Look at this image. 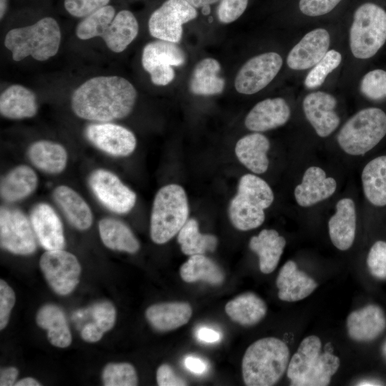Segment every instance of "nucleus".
Listing matches in <instances>:
<instances>
[{"mask_svg":"<svg viewBox=\"0 0 386 386\" xmlns=\"http://www.w3.org/2000/svg\"><path fill=\"white\" fill-rule=\"evenodd\" d=\"M291 111L287 102L280 97L269 98L256 104L244 119V125L254 132H265L285 124Z\"/></svg>","mask_w":386,"mask_h":386,"instance_id":"nucleus-20","label":"nucleus"},{"mask_svg":"<svg viewBox=\"0 0 386 386\" xmlns=\"http://www.w3.org/2000/svg\"><path fill=\"white\" fill-rule=\"evenodd\" d=\"M224 310L233 322L242 326H252L265 317L267 307L258 295L248 292L229 301Z\"/></svg>","mask_w":386,"mask_h":386,"instance_id":"nucleus-33","label":"nucleus"},{"mask_svg":"<svg viewBox=\"0 0 386 386\" xmlns=\"http://www.w3.org/2000/svg\"><path fill=\"white\" fill-rule=\"evenodd\" d=\"M157 382L159 386H184L187 382L177 375L168 364L161 365L157 370Z\"/></svg>","mask_w":386,"mask_h":386,"instance_id":"nucleus-49","label":"nucleus"},{"mask_svg":"<svg viewBox=\"0 0 386 386\" xmlns=\"http://www.w3.org/2000/svg\"><path fill=\"white\" fill-rule=\"evenodd\" d=\"M29 219L41 246L46 250L63 249L65 237L62 222L54 208L46 202L36 204Z\"/></svg>","mask_w":386,"mask_h":386,"instance_id":"nucleus-17","label":"nucleus"},{"mask_svg":"<svg viewBox=\"0 0 386 386\" xmlns=\"http://www.w3.org/2000/svg\"><path fill=\"white\" fill-rule=\"evenodd\" d=\"M137 96L135 87L125 78L99 76L86 80L74 90L71 107L81 119L110 122L127 117Z\"/></svg>","mask_w":386,"mask_h":386,"instance_id":"nucleus-1","label":"nucleus"},{"mask_svg":"<svg viewBox=\"0 0 386 386\" xmlns=\"http://www.w3.org/2000/svg\"><path fill=\"white\" fill-rule=\"evenodd\" d=\"M61 30L56 20L44 17L32 25L9 30L4 39V46L19 61L27 56L37 61H46L55 56L59 49Z\"/></svg>","mask_w":386,"mask_h":386,"instance_id":"nucleus-4","label":"nucleus"},{"mask_svg":"<svg viewBox=\"0 0 386 386\" xmlns=\"http://www.w3.org/2000/svg\"><path fill=\"white\" fill-rule=\"evenodd\" d=\"M342 61V55L335 49L328 50L325 56L307 74L305 85L308 89L321 86L327 76L336 69Z\"/></svg>","mask_w":386,"mask_h":386,"instance_id":"nucleus-42","label":"nucleus"},{"mask_svg":"<svg viewBox=\"0 0 386 386\" xmlns=\"http://www.w3.org/2000/svg\"><path fill=\"white\" fill-rule=\"evenodd\" d=\"M112 5H107L84 18L76 26V35L82 40L102 37L116 15Z\"/></svg>","mask_w":386,"mask_h":386,"instance_id":"nucleus-39","label":"nucleus"},{"mask_svg":"<svg viewBox=\"0 0 386 386\" xmlns=\"http://www.w3.org/2000/svg\"><path fill=\"white\" fill-rule=\"evenodd\" d=\"M110 0H64L66 11L76 18H85L109 4Z\"/></svg>","mask_w":386,"mask_h":386,"instance_id":"nucleus-45","label":"nucleus"},{"mask_svg":"<svg viewBox=\"0 0 386 386\" xmlns=\"http://www.w3.org/2000/svg\"><path fill=\"white\" fill-rule=\"evenodd\" d=\"M336 189L337 182L333 177H327L323 169L312 166L305 170L294 195L298 205L309 207L330 197Z\"/></svg>","mask_w":386,"mask_h":386,"instance_id":"nucleus-19","label":"nucleus"},{"mask_svg":"<svg viewBox=\"0 0 386 386\" xmlns=\"http://www.w3.org/2000/svg\"><path fill=\"white\" fill-rule=\"evenodd\" d=\"M341 0H300L299 7L302 14L317 16L331 11Z\"/></svg>","mask_w":386,"mask_h":386,"instance_id":"nucleus-48","label":"nucleus"},{"mask_svg":"<svg viewBox=\"0 0 386 386\" xmlns=\"http://www.w3.org/2000/svg\"><path fill=\"white\" fill-rule=\"evenodd\" d=\"M197 338L206 343H214L221 340L222 335L213 329L202 327H200L197 332Z\"/></svg>","mask_w":386,"mask_h":386,"instance_id":"nucleus-51","label":"nucleus"},{"mask_svg":"<svg viewBox=\"0 0 386 386\" xmlns=\"http://www.w3.org/2000/svg\"><path fill=\"white\" fill-rule=\"evenodd\" d=\"M9 0H0V19H2L8 9Z\"/></svg>","mask_w":386,"mask_h":386,"instance_id":"nucleus-56","label":"nucleus"},{"mask_svg":"<svg viewBox=\"0 0 386 386\" xmlns=\"http://www.w3.org/2000/svg\"><path fill=\"white\" fill-rule=\"evenodd\" d=\"M290 350L282 340L268 337L259 339L246 350L242 361L243 381L247 386H271L287 372Z\"/></svg>","mask_w":386,"mask_h":386,"instance_id":"nucleus-2","label":"nucleus"},{"mask_svg":"<svg viewBox=\"0 0 386 386\" xmlns=\"http://www.w3.org/2000/svg\"><path fill=\"white\" fill-rule=\"evenodd\" d=\"M16 386H39L41 384L33 377H25L15 383Z\"/></svg>","mask_w":386,"mask_h":386,"instance_id":"nucleus-55","label":"nucleus"},{"mask_svg":"<svg viewBox=\"0 0 386 386\" xmlns=\"http://www.w3.org/2000/svg\"><path fill=\"white\" fill-rule=\"evenodd\" d=\"M282 66V59L276 52L255 56L246 61L237 72L234 87L240 94H255L274 79Z\"/></svg>","mask_w":386,"mask_h":386,"instance_id":"nucleus-14","label":"nucleus"},{"mask_svg":"<svg viewBox=\"0 0 386 386\" xmlns=\"http://www.w3.org/2000/svg\"><path fill=\"white\" fill-rule=\"evenodd\" d=\"M26 155L36 169L49 174L61 173L67 165L68 153L65 147L50 140L33 142L29 147Z\"/></svg>","mask_w":386,"mask_h":386,"instance_id":"nucleus-27","label":"nucleus"},{"mask_svg":"<svg viewBox=\"0 0 386 386\" xmlns=\"http://www.w3.org/2000/svg\"><path fill=\"white\" fill-rule=\"evenodd\" d=\"M269 139L259 132L244 136L235 146V154L239 161L255 174H262L269 167L267 152Z\"/></svg>","mask_w":386,"mask_h":386,"instance_id":"nucleus-29","label":"nucleus"},{"mask_svg":"<svg viewBox=\"0 0 386 386\" xmlns=\"http://www.w3.org/2000/svg\"><path fill=\"white\" fill-rule=\"evenodd\" d=\"M38 177L29 166L19 164L1 177L0 194L8 203H14L30 196L37 188Z\"/></svg>","mask_w":386,"mask_h":386,"instance_id":"nucleus-25","label":"nucleus"},{"mask_svg":"<svg viewBox=\"0 0 386 386\" xmlns=\"http://www.w3.org/2000/svg\"><path fill=\"white\" fill-rule=\"evenodd\" d=\"M386 136V112L381 108L362 109L350 117L337 134L340 147L347 154L360 156Z\"/></svg>","mask_w":386,"mask_h":386,"instance_id":"nucleus-7","label":"nucleus"},{"mask_svg":"<svg viewBox=\"0 0 386 386\" xmlns=\"http://www.w3.org/2000/svg\"><path fill=\"white\" fill-rule=\"evenodd\" d=\"M15 305V294L12 288L3 279L0 281V329L8 324L11 311Z\"/></svg>","mask_w":386,"mask_h":386,"instance_id":"nucleus-47","label":"nucleus"},{"mask_svg":"<svg viewBox=\"0 0 386 386\" xmlns=\"http://www.w3.org/2000/svg\"><path fill=\"white\" fill-rule=\"evenodd\" d=\"M53 199L68 222L76 229L86 230L93 223V213L85 199L67 185H59L52 193Z\"/></svg>","mask_w":386,"mask_h":386,"instance_id":"nucleus-24","label":"nucleus"},{"mask_svg":"<svg viewBox=\"0 0 386 386\" xmlns=\"http://www.w3.org/2000/svg\"><path fill=\"white\" fill-rule=\"evenodd\" d=\"M84 135L96 148L112 157L130 155L136 149L137 139L127 128L110 122H96L89 124Z\"/></svg>","mask_w":386,"mask_h":386,"instance_id":"nucleus-15","label":"nucleus"},{"mask_svg":"<svg viewBox=\"0 0 386 386\" xmlns=\"http://www.w3.org/2000/svg\"><path fill=\"white\" fill-rule=\"evenodd\" d=\"M273 201V192L264 179L254 174H244L239 181L237 194L229 203V219L241 231L257 228L265 219L264 209Z\"/></svg>","mask_w":386,"mask_h":386,"instance_id":"nucleus-5","label":"nucleus"},{"mask_svg":"<svg viewBox=\"0 0 386 386\" xmlns=\"http://www.w3.org/2000/svg\"><path fill=\"white\" fill-rule=\"evenodd\" d=\"M138 32L136 17L130 11L123 9L116 14L102 38L111 51L120 53L135 39Z\"/></svg>","mask_w":386,"mask_h":386,"instance_id":"nucleus-31","label":"nucleus"},{"mask_svg":"<svg viewBox=\"0 0 386 386\" xmlns=\"http://www.w3.org/2000/svg\"><path fill=\"white\" fill-rule=\"evenodd\" d=\"M185 61V53L176 43L161 39L148 43L142 55L143 68L157 86L169 84L175 76L172 66H182Z\"/></svg>","mask_w":386,"mask_h":386,"instance_id":"nucleus-11","label":"nucleus"},{"mask_svg":"<svg viewBox=\"0 0 386 386\" xmlns=\"http://www.w3.org/2000/svg\"><path fill=\"white\" fill-rule=\"evenodd\" d=\"M382 352L383 357L386 360V340H385V342H384V344L382 345Z\"/></svg>","mask_w":386,"mask_h":386,"instance_id":"nucleus-59","label":"nucleus"},{"mask_svg":"<svg viewBox=\"0 0 386 386\" xmlns=\"http://www.w3.org/2000/svg\"><path fill=\"white\" fill-rule=\"evenodd\" d=\"M39 267L51 288L58 295L71 293L79 282L81 267L76 257L64 249L46 250Z\"/></svg>","mask_w":386,"mask_h":386,"instance_id":"nucleus-13","label":"nucleus"},{"mask_svg":"<svg viewBox=\"0 0 386 386\" xmlns=\"http://www.w3.org/2000/svg\"><path fill=\"white\" fill-rule=\"evenodd\" d=\"M337 100L324 91L307 94L302 102L305 115L320 137L330 135L339 126L340 119L335 112Z\"/></svg>","mask_w":386,"mask_h":386,"instance_id":"nucleus-16","label":"nucleus"},{"mask_svg":"<svg viewBox=\"0 0 386 386\" xmlns=\"http://www.w3.org/2000/svg\"><path fill=\"white\" fill-rule=\"evenodd\" d=\"M286 245L284 237L275 229H262L251 237L249 247L259 257V267L264 274L272 273L277 267Z\"/></svg>","mask_w":386,"mask_h":386,"instance_id":"nucleus-30","label":"nucleus"},{"mask_svg":"<svg viewBox=\"0 0 386 386\" xmlns=\"http://www.w3.org/2000/svg\"><path fill=\"white\" fill-rule=\"evenodd\" d=\"M202 13L205 15H207L208 14H209L210 12V9H209V6H205L204 7H202Z\"/></svg>","mask_w":386,"mask_h":386,"instance_id":"nucleus-58","label":"nucleus"},{"mask_svg":"<svg viewBox=\"0 0 386 386\" xmlns=\"http://www.w3.org/2000/svg\"><path fill=\"white\" fill-rule=\"evenodd\" d=\"M194 8H201L205 6H209L217 2L219 0H185Z\"/></svg>","mask_w":386,"mask_h":386,"instance_id":"nucleus-54","label":"nucleus"},{"mask_svg":"<svg viewBox=\"0 0 386 386\" xmlns=\"http://www.w3.org/2000/svg\"><path fill=\"white\" fill-rule=\"evenodd\" d=\"M104 333L93 323L86 325L81 332V338L87 342H96L100 340Z\"/></svg>","mask_w":386,"mask_h":386,"instance_id":"nucleus-50","label":"nucleus"},{"mask_svg":"<svg viewBox=\"0 0 386 386\" xmlns=\"http://www.w3.org/2000/svg\"><path fill=\"white\" fill-rule=\"evenodd\" d=\"M221 66L212 58H206L194 66L189 81V89L196 95L209 96L222 92L224 79L219 75Z\"/></svg>","mask_w":386,"mask_h":386,"instance_id":"nucleus-34","label":"nucleus"},{"mask_svg":"<svg viewBox=\"0 0 386 386\" xmlns=\"http://www.w3.org/2000/svg\"><path fill=\"white\" fill-rule=\"evenodd\" d=\"M361 180L367 201L375 207L386 206V155L370 161L362 169Z\"/></svg>","mask_w":386,"mask_h":386,"instance_id":"nucleus-35","label":"nucleus"},{"mask_svg":"<svg viewBox=\"0 0 386 386\" xmlns=\"http://www.w3.org/2000/svg\"><path fill=\"white\" fill-rule=\"evenodd\" d=\"M91 312L94 319L92 323L104 333L114 327L117 313L111 302L102 301L96 303L91 308Z\"/></svg>","mask_w":386,"mask_h":386,"instance_id":"nucleus-44","label":"nucleus"},{"mask_svg":"<svg viewBox=\"0 0 386 386\" xmlns=\"http://www.w3.org/2000/svg\"><path fill=\"white\" fill-rule=\"evenodd\" d=\"M37 325L47 331L50 343L60 348L67 347L71 342V334L63 311L56 305L47 304L36 314Z\"/></svg>","mask_w":386,"mask_h":386,"instance_id":"nucleus-36","label":"nucleus"},{"mask_svg":"<svg viewBox=\"0 0 386 386\" xmlns=\"http://www.w3.org/2000/svg\"><path fill=\"white\" fill-rule=\"evenodd\" d=\"M192 315V308L188 302H170L149 306L145 316L149 324L160 332L179 328L187 324Z\"/></svg>","mask_w":386,"mask_h":386,"instance_id":"nucleus-28","label":"nucleus"},{"mask_svg":"<svg viewBox=\"0 0 386 386\" xmlns=\"http://www.w3.org/2000/svg\"><path fill=\"white\" fill-rule=\"evenodd\" d=\"M98 229L102 242L110 249L134 254L140 248L131 229L119 219L104 217L98 223Z\"/></svg>","mask_w":386,"mask_h":386,"instance_id":"nucleus-32","label":"nucleus"},{"mask_svg":"<svg viewBox=\"0 0 386 386\" xmlns=\"http://www.w3.org/2000/svg\"><path fill=\"white\" fill-rule=\"evenodd\" d=\"M386 328V316L381 307L368 305L354 310L347 318L349 337L357 342H370L377 338Z\"/></svg>","mask_w":386,"mask_h":386,"instance_id":"nucleus-21","label":"nucleus"},{"mask_svg":"<svg viewBox=\"0 0 386 386\" xmlns=\"http://www.w3.org/2000/svg\"><path fill=\"white\" fill-rule=\"evenodd\" d=\"M179 274L186 282L204 281L213 285H219L224 281V274L212 259L204 254H194L181 266Z\"/></svg>","mask_w":386,"mask_h":386,"instance_id":"nucleus-37","label":"nucleus"},{"mask_svg":"<svg viewBox=\"0 0 386 386\" xmlns=\"http://www.w3.org/2000/svg\"><path fill=\"white\" fill-rule=\"evenodd\" d=\"M361 94L368 100L380 102L386 100V69L375 68L367 71L360 83Z\"/></svg>","mask_w":386,"mask_h":386,"instance_id":"nucleus-40","label":"nucleus"},{"mask_svg":"<svg viewBox=\"0 0 386 386\" xmlns=\"http://www.w3.org/2000/svg\"><path fill=\"white\" fill-rule=\"evenodd\" d=\"M197 16L196 9L185 0H167L151 14L148 28L157 39L179 43L182 36V25Z\"/></svg>","mask_w":386,"mask_h":386,"instance_id":"nucleus-10","label":"nucleus"},{"mask_svg":"<svg viewBox=\"0 0 386 386\" xmlns=\"http://www.w3.org/2000/svg\"><path fill=\"white\" fill-rule=\"evenodd\" d=\"M187 369L195 374H202L207 369V365L202 359L194 356H187L184 360Z\"/></svg>","mask_w":386,"mask_h":386,"instance_id":"nucleus-52","label":"nucleus"},{"mask_svg":"<svg viewBox=\"0 0 386 386\" xmlns=\"http://www.w3.org/2000/svg\"><path fill=\"white\" fill-rule=\"evenodd\" d=\"M177 242L182 252L189 256L214 252L218 243L214 235L200 233L197 221L194 218L188 219L178 232Z\"/></svg>","mask_w":386,"mask_h":386,"instance_id":"nucleus-38","label":"nucleus"},{"mask_svg":"<svg viewBox=\"0 0 386 386\" xmlns=\"http://www.w3.org/2000/svg\"><path fill=\"white\" fill-rule=\"evenodd\" d=\"M38 112L36 94L29 89L13 84L0 96L1 115L9 119H23L34 117Z\"/></svg>","mask_w":386,"mask_h":386,"instance_id":"nucleus-26","label":"nucleus"},{"mask_svg":"<svg viewBox=\"0 0 386 386\" xmlns=\"http://www.w3.org/2000/svg\"><path fill=\"white\" fill-rule=\"evenodd\" d=\"M367 265L373 277L386 279V242L379 240L373 244L367 254Z\"/></svg>","mask_w":386,"mask_h":386,"instance_id":"nucleus-43","label":"nucleus"},{"mask_svg":"<svg viewBox=\"0 0 386 386\" xmlns=\"http://www.w3.org/2000/svg\"><path fill=\"white\" fill-rule=\"evenodd\" d=\"M104 385L106 386H134L138 383L135 368L129 363H109L102 374Z\"/></svg>","mask_w":386,"mask_h":386,"instance_id":"nucleus-41","label":"nucleus"},{"mask_svg":"<svg viewBox=\"0 0 386 386\" xmlns=\"http://www.w3.org/2000/svg\"><path fill=\"white\" fill-rule=\"evenodd\" d=\"M357 385L360 386H367V385H381V382L376 380H362L359 382Z\"/></svg>","mask_w":386,"mask_h":386,"instance_id":"nucleus-57","label":"nucleus"},{"mask_svg":"<svg viewBox=\"0 0 386 386\" xmlns=\"http://www.w3.org/2000/svg\"><path fill=\"white\" fill-rule=\"evenodd\" d=\"M248 0H221L217 8L220 22L229 24L236 21L244 12Z\"/></svg>","mask_w":386,"mask_h":386,"instance_id":"nucleus-46","label":"nucleus"},{"mask_svg":"<svg viewBox=\"0 0 386 386\" xmlns=\"http://www.w3.org/2000/svg\"><path fill=\"white\" fill-rule=\"evenodd\" d=\"M19 371L14 367H9L1 370L0 385L11 386L15 385Z\"/></svg>","mask_w":386,"mask_h":386,"instance_id":"nucleus-53","label":"nucleus"},{"mask_svg":"<svg viewBox=\"0 0 386 386\" xmlns=\"http://www.w3.org/2000/svg\"><path fill=\"white\" fill-rule=\"evenodd\" d=\"M319 337L310 335L300 342L290 360L287 376L291 385L326 386L340 365V358L328 352H322Z\"/></svg>","mask_w":386,"mask_h":386,"instance_id":"nucleus-3","label":"nucleus"},{"mask_svg":"<svg viewBox=\"0 0 386 386\" xmlns=\"http://www.w3.org/2000/svg\"><path fill=\"white\" fill-rule=\"evenodd\" d=\"M36 237L29 217L21 209L1 206L0 244L4 249L19 255H29L36 249Z\"/></svg>","mask_w":386,"mask_h":386,"instance_id":"nucleus-9","label":"nucleus"},{"mask_svg":"<svg viewBox=\"0 0 386 386\" xmlns=\"http://www.w3.org/2000/svg\"><path fill=\"white\" fill-rule=\"evenodd\" d=\"M386 45V9L375 2H365L355 11L350 30L353 56L370 59Z\"/></svg>","mask_w":386,"mask_h":386,"instance_id":"nucleus-8","label":"nucleus"},{"mask_svg":"<svg viewBox=\"0 0 386 386\" xmlns=\"http://www.w3.org/2000/svg\"><path fill=\"white\" fill-rule=\"evenodd\" d=\"M279 300L293 302L311 295L318 284L305 272L298 269L292 260L287 261L280 269L276 279Z\"/></svg>","mask_w":386,"mask_h":386,"instance_id":"nucleus-23","label":"nucleus"},{"mask_svg":"<svg viewBox=\"0 0 386 386\" xmlns=\"http://www.w3.org/2000/svg\"><path fill=\"white\" fill-rule=\"evenodd\" d=\"M330 37L322 28L306 34L291 49L287 58L288 66L294 70H304L317 64L328 51Z\"/></svg>","mask_w":386,"mask_h":386,"instance_id":"nucleus-18","label":"nucleus"},{"mask_svg":"<svg viewBox=\"0 0 386 386\" xmlns=\"http://www.w3.org/2000/svg\"><path fill=\"white\" fill-rule=\"evenodd\" d=\"M88 184L96 199L114 213L127 214L135 206L136 193L108 169L94 170L89 176Z\"/></svg>","mask_w":386,"mask_h":386,"instance_id":"nucleus-12","label":"nucleus"},{"mask_svg":"<svg viewBox=\"0 0 386 386\" xmlns=\"http://www.w3.org/2000/svg\"><path fill=\"white\" fill-rule=\"evenodd\" d=\"M357 215L354 201L350 198L340 199L335 212L328 221V231L333 245L341 251L353 244L356 232Z\"/></svg>","mask_w":386,"mask_h":386,"instance_id":"nucleus-22","label":"nucleus"},{"mask_svg":"<svg viewBox=\"0 0 386 386\" xmlns=\"http://www.w3.org/2000/svg\"><path fill=\"white\" fill-rule=\"evenodd\" d=\"M189 205L182 187L170 184L157 192L151 212L150 237L158 244L169 241L187 221Z\"/></svg>","mask_w":386,"mask_h":386,"instance_id":"nucleus-6","label":"nucleus"}]
</instances>
